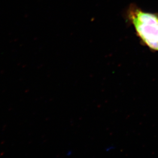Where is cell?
<instances>
[{
    "mask_svg": "<svg viewBox=\"0 0 158 158\" xmlns=\"http://www.w3.org/2000/svg\"><path fill=\"white\" fill-rule=\"evenodd\" d=\"M124 15L142 45L152 52H158V13L145 11L136 4L131 3Z\"/></svg>",
    "mask_w": 158,
    "mask_h": 158,
    "instance_id": "1",
    "label": "cell"
}]
</instances>
